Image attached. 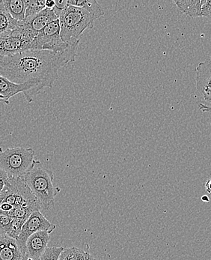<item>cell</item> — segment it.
<instances>
[{
  "label": "cell",
  "mask_w": 211,
  "mask_h": 260,
  "mask_svg": "<svg viewBox=\"0 0 211 260\" xmlns=\"http://www.w3.org/2000/svg\"><path fill=\"white\" fill-rule=\"evenodd\" d=\"M13 218L9 216L0 214V237L9 236L12 230Z\"/></svg>",
  "instance_id": "obj_19"
},
{
  "label": "cell",
  "mask_w": 211,
  "mask_h": 260,
  "mask_svg": "<svg viewBox=\"0 0 211 260\" xmlns=\"http://www.w3.org/2000/svg\"><path fill=\"white\" fill-rule=\"evenodd\" d=\"M50 233L47 231L38 232L31 235L26 242V255L30 260H40L47 250L50 242Z\"/></svg>",
  "instance_id": "obj_12"
},
{
  "label": "cell",
  "mask_w": 211,
  "mask_h": 260,
  "mask_svg": "<svg viewBox=\"0 0 211 260\" xmlns=\"http://www.w3.org/2000/svg\"><path fill=\"white\" fill-rule=\"evenodd\" d=\"M25 256L16 239L9 236L0 237V260H22Z\"/></svg>",
  "instance_id": "obj_13"
},
{
  "label": "cell",
  "mask_w": 211,
  "mask_h": 260,
  "mask_svg": "<svg viewBox=\"0 0 211 260\" xmlns=\"http://www.w3.org/2000/svg\"><path fill=\"white\" fill-rule=\"evenodd\" d=\"M22 260H28L27 256H26H26H24V257L23 258V259Z\"/></svg>",
  "instance_id": "obj_31"
},
{
  "label": "cell",
  "mask_w": 211,
  "mask_h": 260,
  "mask_svg": "<svg viewBox=\"0 0 211 260\" xmlns=\"http://www.w3.org/2000/svg\"><path fill=\"white\" fill-rule=\"evenodd\" d=\"M55 6H56V1H54V0H46V9H53Z\"/></svg>",
  "instance_id": "obj_27"
},
{
  "label": "cell",
  "mask_w": 211,
  "mask_h": 260,
  "mask_svg": "<svg viewBox=\"0 0 211 260\" xmlns=\"http://www.w3.org/2000/svg\"><path fill=\"white\" fill-rule=\"evenodd\" d=\"M61 37L65 43L80 42L86 29L94 27L96 17L81 8L67 6L59 17Z\"/></svg>",
  "instance_id": "obj_4"
},
{
  "label": "cell",
  "mask_w": 211,
  "mask_h": 260,
  "mask_svg": "<svg viewBox=\"0 0 211 260\" xmlns=\"http://www.w3.org/2000/svg\"><path fill=\"white\" fill-rule=\"evenodd\" d=\"M58 19L59 17L53 9H45L37 15L26 19L21 23L23 27L30 33L33 37L36 38L47 25Z\"/></svg>",
  "instance_id": "obj_11"
},
{
  "label": "cell",
  "mask_w": 211,
  "mask_h": 260,
  "mask_svg": "<svg viewBox=\"0 0 211 260\" xmlns=\"http://www.w3.org/2000/svg\"><path fill=\"white\" fill-rule=\"evenodd\" d=\"M59 260H73V249L72 247L64 248L61 252Z\"/></svg>",
  "instance_id": "obj_25"
},
{
  "label": "cell",
  "mask_w": 211,
  "mask_h": 260,
  "mask_svg": "<svg viewBox=\"0 0 211 260\" xmlns=\"http://www.w3.org/2000/svg\"><path fill=\"white\" fill-rule=\"evenodd\" d=\"M68 5L85 9L94 15L96 19L104 15V12L96 0H68Z\"/></svg>",
  "instance_id": "obj_17"
},
{
  "label": "cell",
  "mask_w": 211,
  "mask_h": 260,
  "mask_svg": "<svg viewBox=\"0 0 211 260\" xmlns=\"http://www.w3.org/2000/svg\"><path fill=\"white\" fill-rule=\"evenodd\" d=\"M87 251H84L78 247H73V260H96L89 253V245H87Z\"/></svg>",
  "instance_id": "obj_21"
},
{
  "label": "cell",
  "mask_w": 211,
  "mask_h": 260,
  "mask_svg": "<svg viewBox=\"0 0 211 260\" xmlns=\"http://www.w3.org/2000/svg\"><path fill=\"white\" fill-rule=\"evenodd\" d=\"M44 88L43 85L39 81H29L17 84L0 75V102L9 105L12 98L19 93H23L26 102L31 103L34 96Z\"/></svg>",
  "instance_id": "obj_7"
},
{
  "label": "cell",
  "mask_w": 211,
  "mask_h": 260,
  "mask_svg": "<svg viewBox=\"0 0 211 260\" xmlns=\"http://www.w3.org/2000/svg\"><path fill=\"white\" fill-rule=\"evenodd\" d=\"M207 196L202 197V200H205V201H209V200L207 199Z\"/></svg>",
  "instance_id": "obj_30"
},
{
  "label": "cell",
  "mask_w": 211,
  "mask_h": 260,
  "mask_svg": "<svg viewBox=\"0 0 211 260\" xmlns=\"http://www.w3.org/2000/svg\"><path fill=\"white\" fill-rule=\"evenodd\" d=\"M80 42L65 43L61 37L59 20L47 25L34 38L31 44V50H49L57 53L77 54Z\"/></svg>",
  "instance_id": "obj_6"
},
{
  "label": "cell",
  "mask_w": 211,
  "mask_h": 260,
  "mask_svg": "<svg viewBox=\"0 0 211 260\" xmlns=\"http://www.w3.org/2000/svg\"><path fill=\"white\" fill-rule=\"evenodd\" d=\"M26 1H27V9L26 11L25 20L37 15L46 9L45 0H26Z\"/></svg>",
  "instance_id": "obj_18"
},
{
  "label": "cell",
  "mask_w": 211,
  "mask_h": 260,
  "mask_svg": "<svg viewBox=\"0 0 211 260\" xmlns=\"http://www.w3.org/2000/svg\"><path fill=\"white\" fill-rule=\"evenodd\" d=\"M17 208H34L41 211L38 200L23 178H9L0 192V214Z\"/></svg>",
  "instance_id": "obj_3"
},
{
  "label": "cell",
  "mask_w": 211,
  "mask_h": 260,
  "mask_svg": "<svg viewBox=\"0 0 211 260\" xmlns=\"http://www.w3.org/2000/svg\"><path fill=\"white\" fill-rule=\"evenodd\" d=\"M205 190L207 193H210L211 194V179H209L205 184Z\"/></svg>",
  "instance_id": "obj_29"
},
{
  "label": "cell",
  "mask_w": 211,
  "mask_h": 260,
  "mask_svg": "<svg viewBox=\"0 0 211 260\" xmlns=\"http://www.w3.org/2000/svg\"><path fill=\"white\" fill-rule=\"evenodd\" d=\"M34 39L20 23L12 35L0 39V58L30 50L31 44Z\"/></svg>",
  "instance_id": "obj_8"
},
{
  "label": "cell",
  "mask_w": 211,
  "mask_h": 260,
  "mask_svg": "<svg viewBox=\"0 0 211 260\" xmlns=\"http://www.w3.org/2000/svg\"><path fill=\"white\" fill-rule=\"evenodd\" d=\"M8 179H9L8 175L6 174L4 171L0 170V192L2 191L3 187H4L5 184H6V182H7Z\"/></svg>",
  "instance_id": "obj_26"
},
{
  "label": "cell",
  "mask_w": 211,
  "mask_h": 260,
  "mask_svg": "<svg viewBox=\"0 0 211 260\" xmlns=\"http://www.w3.org/2000/svg\"><path fill=\"white\" fill-rule=\"evenodd\" d=\"M26 221V220H21V219H14L12 232H11L9 236L17 240L18 239L19 236H20L22 228H23V226Z\"/></svg>",
  "instance_id": "obj_22"
},
{
  "label": "cell",
  "mask_w": 211,
  "mask_h": 260,
  "mask_svg": "<svg viewBox=\"0 0 211 260\" xmlns=\"http://www.w3.org/2000/svg\"><path fill=\"white\" fill-rule=\"evenodd\" d=\"M56 228V225L50 223L41 211L33 212L30 217L25 222L20 236L17 239V243L20 246L23 254L26 255V242L31 235L41 231H47L52 233Z\"/></svg>",
  "instance_id": "obj_9"
},
{
  "label": "cell",
  "mask_w": 211,
  "mask_h": 260,
  "mask_svg": "<svg viewBox=\"0 0 211 260\" xmlns=\"http://www.w3.org/2000/svg\"><path fill=\"white\" fill-rule=\"evenodd\" d=\"M203 0H174V3L179 10L188 17H201V5Z\"/></svg>",
  "instance_id": "obj_16"
},
{
  "label": "cell",
  "mask_w": 211,
  "mask_h": 260,
  "mask_svg": "<svg viewBox=\"0 0 211 260\" xmlns=\"http://www.w3.org/2000/svg\"><path fill=\"white\" fill-rule=\"evenodd\" d=\"M23 179L38 200L41 210L48 211L54 206L55 198L59 192L53 185L54 174L51 170L36 160Z\"/></svg>",
  "instance_id": "obj_2"
},
{
  "label": "cell",
  "mask_w": 211,
  "mask_h": 260,
  "mask_svg": "<svg viewBox=\"0 0 211 260\" xmlns=\"http://www.w3.org/2000/svg\"><path fill=\"white\" fill-rule=\"evenodd\" d=\"M68 6V0H59L56 1V6L53 9L58 17L60 15L61 12Z\"/></svg>",
  "instance_id": "obj_24"
},
{
  "label": "cell",
  "mask_w": 211,
  "mask_h": 260,
  "mask_svg": "<svg viewBox=\"0 0 211 260\" xmlns=\"http://www.w3.org/2000/svg\"><path fill=\"white\" fill-rule=\"evenodd\" d=\"M196 81L198 95L203 100L211 103V57L197 66Z\"/></svg>",
  "instance_id": "obj_10"
},
{
  "label": "cell",
  "mask_w": 211,
  "mask_h": 260,
  "mask_svg": "<svg viewBox=\"0 0 211 260\" xmlns=\"http://www.w3.org/2000/svg\"><path fill=\"white\" fill-rule=\"evenodd\" d=\"M201 17H205L211 21V0H203Z\"/></svg>",
  "instance_id": "obj_23"
},
{
  "label": "cell",
  "mask_w": 211,
  "mask_h": 260,
  "mask_svg": "<svg viewBox=\"0 0 211 260\" xmlns=\"http://www.w3.org/2000/svg\"><path fill=\"white\" fill-rule=\"evenodd\" d=\"M64 249L63 247H47L40 260H59Z\"/></svg>",
  "instance_id": "obj_20"
},
{
  "label": "cell",
  "mask_w": 211,
  "mask_h": 260,
  "mask_svg": "<svg viewBox=\"0 0 211 260\" xmlns=\"http://www.w3.org/2000/svg\"><path fill=\"white\" fill-rule=\"evenodd\" d=\"M77 54L49 50H26L0 58V75L17 84L39 81L51 88L59 79L60 68L75 61Z\"/></svg>",
  "instance_id": "obj_1"
},
{
  "label": "cell",
  "mask_w": 211,
  "mask_h": 260,
  "mask_svg": "<svg viewBox=\"0 0 211 260\" xmlns=\"http://www.w3.org/2000/svg\"><path fill=\"white\" fill-rule=\"evenodd\" d=\"M5 7L10 15L18 22L25 20V15L27 9L26 0H3Z\"/></svg>",
  "instance_id": "obj_15"
},
{
  "label": "cell",
  "mask_w": 211,
  "mask_h": 260,
  "mask_svg": "<svg viewBox=\"0 0 211 260\" xmlns=\"http://www.w3.org/2000/svg\"><path fill=\"white\" fill-rule=\"evenodd\" d=\"M34 151L31 148L0 147V170L9 178H23L34 165Z\"/></svg>",
  "instance_id": "obj_5"
},
{
  "label": "cell",
  "mask_w": 211,
  "mask_h": 260,
  "mask_svg": "<svg viewBox=\"0 0 211 260\" xmlns=\"http://www.w3.org/2000/svg\"><path fill=\"white\" fill-rule=\"evenodd\" d=\"M199 108L204 113H211L210 106H207V105H204V104H200Z\"/></svg>",
  "instance_id": "obj_28"
},
{
  "label": "cell",
  "mask_w": 211,
  "mask_h": 260,
  "mask_svg": "<svg viewBox=\"0 0 211 260\" xmlns=\"http://www.w3.org/2000/svg\"><path fill=\"white\" fill-rule=\"evenodd\" d=\"M21 22L17 21L5 7L3 0H0V39L10 36L19 27Z\"/></svg>",
  "instance_id": "obj_14"
}]
</instances>
